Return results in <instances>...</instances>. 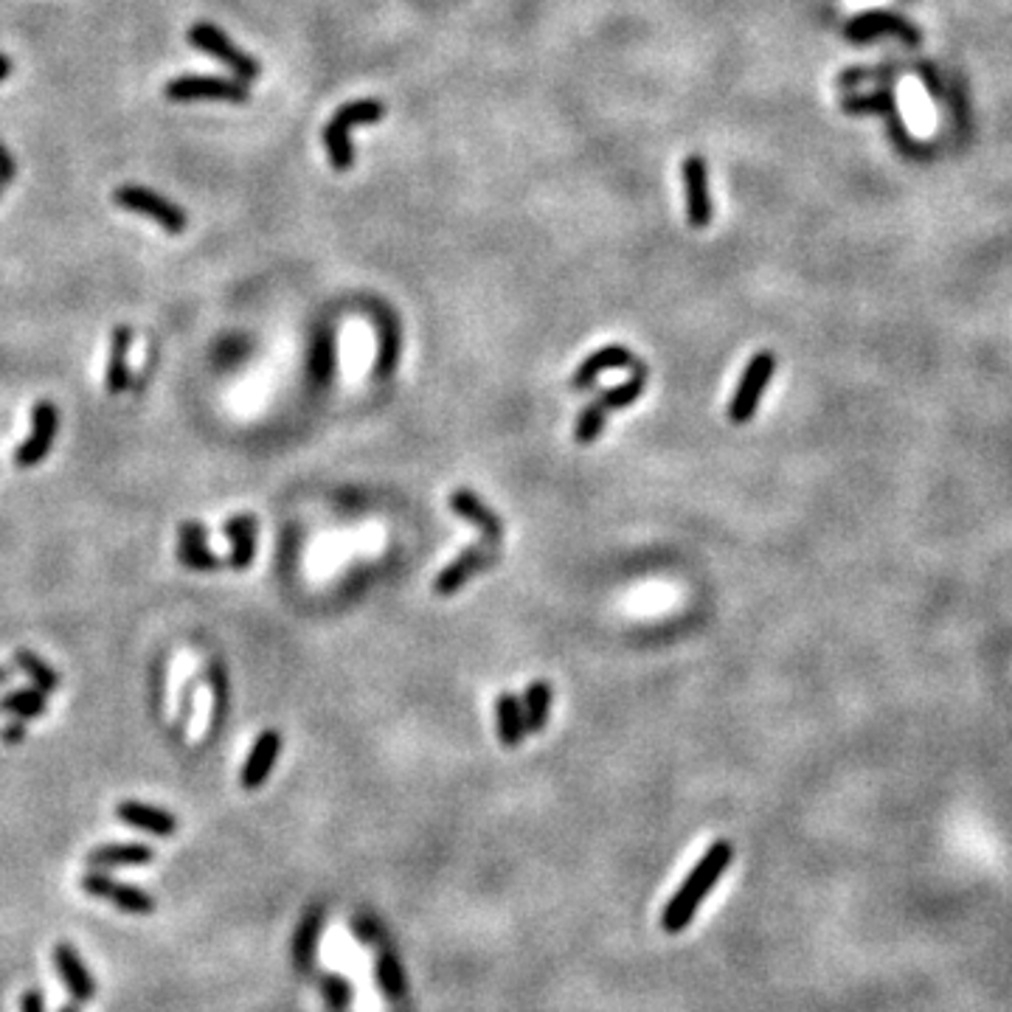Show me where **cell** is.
Returning <instances> with one entry per match:
<instances>
[{
	"instance_id": "obj_1",
	"label": "cell",
	"mask_w": 1012,
	"mask_h": 1012,
	"mask_svg": "<svg viewBox=\"0 0 1012 1012\" xmlns=\"http://www.w3.org/2000/svg\"><path fill=\"white\" fill-rule=\"evenodd\" d=\"M731 861H734V847H731L729 841H715L712 847L700 855L698 864L689 869L684 883L678 886V892L672 894L664 911H661L664 934L675 937V934H681V931H686L692 925L695 914L703 906V900L712 894V889L720 883V878L729 872Z\"/></svg>"
},
{
	"instance_id": "obj_2",
	"label": "cell",
	"mask_w": 1012,
	"mask_h": 1012,
	"mask_svg": "<svg viewBox=\"0 0 1012 1012\" xmlns=\"http://www.w3.org/2000/svg\"><path fill=\"white\" fill-rule=\"evenodd\" d=\"M386 116V107L380 105L377 99H360V102H352V105L341 107L332 121L327 124L324 130V147L329 152V164L332 169H349L352 166V144H349V130L358 127V124H374Z\"/></svg>"
},
{
	"instance_id": "obj_3",
	"label": "cell",
	"mask_w": 1012,
	"mask_h": 1012,
	"mask_svg": "<svg viewBox=\"0 0 1012 1012\" xmlns=\"http://www.w3.org/2000/svg\"><path fill=\"white\" fill-rule=\"evenodd\" d=\"M774 372H776L774 352H757L754 358L748 360L743 377H740V383L734 388V397H731L729 405L731 422L743 425V422H748V419L757 414L759 400H762V394H765L768 386H771Z\"/></svg>"
},
{
	"instance_id": "obj_4",
	"label": "cell",
	"mask_w": 1012,
	"mask_h": 1012,
	"mask_svg": "<svg viewBox=\"0 0 1012 1012\" xmlns=\"http://www.w3.org/2000/svg\"><path fill=\"white\" fill-rule=\"evenodd\" d=\"M79 886H82V892L85 894L105 900V903H110L113 908H119L124 914H152V911H155L152 894L144 892L141 886L121 883V880L110 878V875L102 872V869L85 872L82 880H79Z\"/></svg>"
},
{
	"instance_id": "obj_5",
	"label": "cell",
	"mask_w": 1012,
	"mask_h": 1012,
	"mask_svg": "<svg viewBox=\"0 0 1012 1012\" xmlns=\"http://www.w3.org/2000/svg\"><path fill=\"white\" fill-rule=\"evenodd\" d=\"M498 560V546L495 543H476L470 549H464L459 557H453L433 580V591L439 596H456L467 582L478 577L481 571H487Z\"/></svg>"
},
{
	"instance_id": "obj_6",
	"label": "cell",
	"mask_w": 1012,
	"mask_h": 1012,
	"mask_svg": "<svg viewBox=\"0 0 1012 1012\" xmlns=\"http://www.w3.org/2000/svg\"><path fill=\"white\" fill-rule=\"evenodd\" d=\"M57 431H60V411L57 405L51 400H37L34 411H31V436L17 445L15 450V464L29 470V467H37L40 462L48 459L51 447H54V439H57Z\"/></svg>"
},
{
	"instance_id": "obj_7",
	"label": "cell",
	"mask_w": 1012,
	"mask_h": 1012,
	"mask_svg": "<svg viewBox=\"0 0 1012 1012\" xmlns=\"http://www.w3.org/2000/svg\"><path fill=\"white\" fill-rule=\"evenodd\" d=\"M116 203L121 209L138 211L149 220L161 225L169 234H183L186 231V211L178 209L175 203H169L161 194L149 192L144 186H121L116 189Z\"/></svg>"
},
{
	"instance_id": "obj_8",
	"label": "cell",
	"mask_w": 1012,
	"mask_h": 1012,
	"mask_svg": "<svg viewBox=\"0 0 1012 1012\" xmlns=\"http://www.w3.org/2000/svg\"><path fill=\"white\" fill-rule=\"evenodd\" d=\"M189 40H192L194 48H200V51H206L211 57H217L220 62H225L239 79H256V76H259V62L253 60V57H248V54H242L237 45L231 43L217 26H211V23H197V26H192V31H189Z\"/></svg>"
},
{
	"instance_id": "obj_9",
	"label": "cell",
	"mask_w": 1012,
	"mask_h": 1012,
	"mask_svg": "<svg viewBox=\"0 0 1012 1012\" xmlns=\"http://www.w3.org/2000/svg\"><path fill=\"white\" fill-rule=\"evenodd\" d=\"M166 96L172 102H189V99H223V102H245L248 90L234 79H217V76H180L166 85Z\"/></svg>"
},
{
	"instance_id": "obj_10",
	"label": "cell",
	"mask_w": 1012,
	"mask_h": 1012,
	"mask_svg": "<svg viewBox=\"0 0 1012 1012\" xmlns=\"http://www.w3.org/2000/svg\"><path fill=\"white\" fill-rule=\"evenodd\" d=\"M844 34H847V40H855V43H866V40L883 37V34L900 37L908 45L920 43V31L914 29L906 17L892 15V12H864V15L852 17L844 26Z\"/></svg>"
},
{
	"instance_id": "obj_11",
	"label": "cell",
	"mask_w": 1012,
	"mask_h": 1012,
	"mask_svg": "<svg viewBox=\"0 0 1012 1012\" xmlns=\"http://www.w3.org/2000/svg\"><path fill=\"white\" fill-rule=\"evenodd\" d=\"M54 968H57V976L65 984L71 1001L90 1004L96 998V979H93V973L85 965V959L79 956V951H76L71 942H60L54 948Z\"/></svg>"
},
{
	"instance_id": "obj_12",
	"label": "cell",
	"mask_w": 1012,
	"mask_h": 1012,
	"mask_svg": "<svg viewBox=\"0 0 1012 1012\" xmlns=\"http://www.w3.org/2000/svg\"><path fill=\"white\" fill-rule=\"evenodd\" d=\"M279 754H282V734L273 729L262 731L256 737L251 751H248L242 771H239V785L245 790L262 788L268 782V776L273 774V768L279 762Z\"/></svg>"
},
{
	"instance_id": "obj_13",
	"label": "cell",
	"mask_w": 1012,
	"mask_h": 1012,
	"mask_svg": "<svg viewBox=\"0 0 1012 1012\" xmlns=\"http://www.w3.org/2000/svg\"><path fill=\"white\" fill-rule=\"evenodd\" d=\"M178 560L192 571H220L225 560L211 551L209 546V529L203 523L186 521L178 526Z\"/></svg>"
},
{
	"instance_id": "obj_14",
	"label": "cell",
	"mask_w": 1012,
	"mask_h": 1012,
	"mask_svg": "<svg viewBox=\"0 0 1012 1012\" xmlns=\"http://www.w3.org/2000/svg\"><path fill=\"white\" fill-rule=\"evenodd\" d=\"M684 189H686V217L692 228H706L712 223V200H709V175L706 161L700 155H689L684 161Z\"/></svg>"
},
{
	"instance_id": "obj_15",
	"label": "cell",
	"mask_w": 1012,
	"mask_h": 1012,
	"mask_svg": "<svg viewBox=\"0 0 1012 1012\" xmlns=\"http://www.w3.org/2000/svg\"><path fill=\"white\" fill-rule=\"evenodd\" d=\"M116 816L127 827H135V830L155 835V838H172V835L178 833V819L169 810L155 807V804L127 799V802H121L116 807Z\"/></svg>"
},
{
	"instance_id": "obj_16",
	"label": "cell",
	"mask_w": 1012,
	"mask_h": 1012,
	"mask_svg": "<svg viewBox=\"0 0 1012 1012\" xmlns=\"http://www.w3.org/2000/svg\"><path fill=\"white\" fill-rule=\"evenodd\" d=\"M447 504H450V509H453V512L462 518V521L473 523L478 532L484 535V540H487V543H495V546L501 543V537H504L501 518H498L490 506L478 498L476 492L456 490L453 495H450V498H447Z\"/></svg>"
},
{
	"instance_id": "obj_17",
	"label": "cell",
	"mask_w": 1012,
	"mask_h": 1012,
	"mask_svg": "<svg viewBox=\"0 0 1012 1012\" xmlns=\"http://www.w3.org/2000/svg\"><path fill=\"white\" fill-rule=\"evenodd\" d=\"M636 366H639V358L630 349H625V346H605V349H599V352L582 360L580 369L571 377V388L574 391H585V388L594 386L599 374L613 372V369H636Z\"/></svg>"
},
{
	"instance_id": "obj_18",
	"label": "cell",
	"mask_w": 1012,
	"mask_h": 1012,
	"mask_svg": "<svg viewBox=\"0 0 1012 1012\" xmlns=\"http://www.w3.org/2000/svg\"><path fill=\"white\" fill-rule=\"evenodd\" d=\"M223 532L231 540V554H228V566L234 571H245L251 568L253 557H256V537H259V523L251 512H239L231 515L223 523Z\"/></svg>"
},
{
	"instance_id": "obj_19",
	"label": "cell",
	"mask_w": 1012,
	"mask_h": 1012,
	"mask_svg": "<svg viewBox=\"0 0 1012 1012\" xmlns=\"http://www.w3.org/2000/svg\"><path fill=\"white\" fill-rule=\"evenodd\" d=\"M90 869H119V866H147L155 861V849L141 841H121V844H102L85 855Z\"/></svg>"
},
{
	"instance_id": "obj_20",
	"label": "cell",
	"mask_w": 1012,
	"mask_h": 1012,
	"mask_svg": "<svg viewBox=\"0 0 1012 1012\" xmlns=\"http://www.w3.org/2000/svg\"><path fill=\"white\" fill-rule=\"evenodd\" d=\"M130 346H133V329L130 327H116L110 332V358H107V369H105V388L110 397H119L124 394L133 377H130V366H127V355H130Z\"/></svg>"
},
{
	"instance_id": "obj_21",
	"label": "cell",
	"mask_w": 1012,
	"mask_h": 1012,
	"mask_svg": "<svg viewBox=\"0 0 1012 1012\" xmlns=\"http://www.w3.org/2000/svg\"><path fill=\"white\" fill-rule=\"evenodd\" d=\"M495 720H498V737L506 748H521L526 740V715H523L521 698L512 692H501L495 700Z\"/></svg>"
},
{
	"instance_id": "obj_22",
	"label": "cell",
	"mask_w": 1012,
	"mask_h": 1012,
	"mask_svg": "<svg viewBox=\"0 0 1012 1012\" xmlns=\"http://www.w3.org/2000/svg\"><path fill=\"white\" fill-rule=\"evenodd\" d=\"M321 931H324V908H310L301 917L296 934H293V959H296L298 970L313 968L315 956H318Z\"/></svg>"
},
{
	"instance_id": "obj_23",
	"label": "cell",
	"mask_w": 1012,
	"mask_h": 1012,
	"mask_svg": "<svg viewBox=\"0 0 1012 1012\" xmlns=\"http://www.w3.org/2000/svg\"><path fill=\"white\" fill-rule=\"evenodd\" d=\"M374 982H377L380 996L388 998V1001H400L405 996L408 979H405V970H402L397 953L388 951V948H380L374 953Z\"/></svg>"
},
{
	"instance_id": "obj_24",
	"label": "cell",
	"mask_w": 1012,
	"mask_h": 1012,
	"mask_svg": "<svg viewBox=\"0 0 1012 1012\" xmlns=\"http://www.w3.org/2000/svg\"><path fill=\"white\" fill-rule=\"evenodd\" d=\"M551 698H554V692H551L549 681H532L523 689L521 706L523 715H526V729L532 734H540L546 729L551 715Z\"/></svg>"
},
{
	"instance_id": "obj_25",
	"label": "cell",
	"mask_w": 1012,
	"mask_h": 1012,
	"mask_svg": "<svg viewBox=\"0 0 1012 1012\" xmlns=\"http://www.w3.org/2000/svg\"><path fill=\"white\" fill-rule=\"evenodd\" d=\"M0 712L12 715L17 720H31L48 712V695L37 686H20L0 698Z\"/></svg>"
},
{
	"instance_id": "obj_26",
	"label": "cell",
	"mask_w": 1012,
	"mask_h": 1012,
	"mask_svg": "<svg viewBox=\"0 0 1012 1012\" xmlns=\"http://www.w3.org/2000/svg\"><path fill=\"white\" fill-rule=\"evenodd\" d=\"M15 667L23 675H29L31 678V684L37 686V689H43L45 695H51V692H57L62 686V678H60V672L54 670L48 661H43L40 655L34 653V650H26V647H17L15 650Z\"/></svg>"
},
{
	"instance_id": "obj_27",
	"label": "cell",
	"mask_w": 1012,
	"mask_h": 1012,
	"mask_svg": "<svg viewBox=\"0 0 1012 1012\" xmlns=\"http://www.w3.org/2000/svg\"><path fill=\"white\" fill-rule=\"evenodd\" d=\"M644 380H647V369H644V366L639 363V366L633 369V374L627 377L625 383H619V386L602 391V394L596 397V402H599V405H602L608 414H613V411H622V408L633 405V402L639 400L641 394H644Z\"/></svg>"
},
{
	"instance_id": "obj_28",
	"label": "cell",
	"mask_w": 1012,
	"mask_h": 1012,
	"mask_svg": "<svg viewBox=\"0 0 1012 1012\" xmlns=\"http://www.w3.org/2000/svg\"><path fill=\"white\" fill-rule=\"evenodd\" d=\"M321 996L332 1012H346L355 1001V987L341 973H324L321 976Z\"/></svg>"
},
{
	"instance_id": "obj_29",
	"label": "cell",
	"mask_w": 1012,
	"mask_h": 1012,
	"mask_svg": "<svg viewBox=\"0 0 1012 1012\" xmlns=\"http://www.w3.org/2000/svg\"><path fill=\"white\" fill-rule=\"evenodd\" d=\"M608 411L599 405V402H591V405H585L580 411V417H577V425H574V439L580 442V445H591V442H596L599 436H602V431H605V422H608Z\"/></svg>"
},
{
	"instance_id": "obj_30",
	"label": "cell",
	"mask_w": 1012,
	"mask_h": 1012,
	"mask_svg": "<svg viewBox=\"0 0 1012 1012\" xmlns=\"http://www.w3.org/2000/svg\"><path fill=\"white\" fill-rule=\"evenodd\" d=\"M841 107L852 113V116H866V113H892L894 96L892 90H878L869 96H844Z\"/></svg>"
},
{
	"instance_id": "obj_31",
	"label": "cell",
	"mask_w": 1012,
	"mask_h": 1012,
	"mask_svg": "<svg viewBox=\"0 0 1012 1012\" xmlns=\"http://www.w3.org/2000/svg\"><path fill=\"white\" fill-rule=\"evenodd\" d=\"M897 74V68L894 65H886V68H847V71H841L838 74V88H852V85H861V82H866V79H875V82H886V79H892V76Z\"/></svg>"
},
{
	"instance_id": "obj_32",
	"label": "cell",
	"mask_w": 1012,
	"mask_h": 1012,
	"mask_svg": "<svg viewBox=\"0 0 1012 1012\" xmlns=\"http://www.w3.org/2000/svg\"><path fill=\"white\" fill-rule=\"evenodd\" d=\"M20 1012H45V996L40 990H26L20 996Z\"/></svg>"
},
{
	"instance_id": "obj_33",
	"label": "cell",
	"mask_w": 1012,
	"mask_h": 1012,
	"mask_svg": "<svg viewBox=\"0 0 1012 1012\" xmlns=\"http://www.w3.org/2000/svg\"><path fill=\"white\" fill-rule=\"evenodd\" d=\"M26 723L23 720H15V723H9L6 729L0 731V737H3V743H9V745H17V743H23L26 740Z\"/></svg>"
},
{
	"instance_id": "obj_34",
	"label": "cell",
	"mask_w": 1012,
	"mask_h": 1012,
	"mask_svg": "<svg viewBox=\"0 0 1012 1012\" xmlns=\"http://www.w3.org/2000/svg\"><path fill=\"white\" fill-rule=\"evenodd\" d=\"M12 178H15V164H12V158H9L6 147L0 144V183L6 186Z\"/></svg>"
},
{
	"instance_id": "obj_35",
	"label": "cell",
	"mask_w": 1012,
	"mask_h": 1012,
	"mask_svg": "<svg viewBox=\"0 0 1012 1012\" xmlns=\"http://www.w3.org/2000/svg\"><path fill=\"white\" fill-rule=\"evenodd\" d=\"M9 74H12V60L0 54V82H3V79H6Z\"/></svg>"
},
{
	"instance_id": "obj_36",
	"label": "cell",
	"mask_w": 1012,
	"mask_h": 1012,
	"mask_svg": "<svg viewBox=\"0 0 1012 1012\" xmlns=\"http://www.w3.org/2000/svg\"><path fill=\"white\" fill-rule=\"evenodd\" d=\"M9 678H12V670H9V667H0V686L9 684Z\"/></svg>"
},
{
	"instance_id": "obj_37",
	"label": "cell",
	"mask_w": 1012,
	"mask_h": 1012,
	"mask_svg": "<svg viewBox=\"0 0 1012 1012\" xmlns=\"http://www.w3.org/2000/svg\"><path fill=\"white\" fill-rule=\"evenodd\" d=\"M60 1012H79V1004H76V1001H68V1004H62Z\"/></svg>"
},
{
	"instance_id": "obj_38",
	"label": "cell",
	"mask_w": 1012,
	"mask_h": 1012,
	"mask_svg": "<svg viewBox=\"0 0 1012 1012\" xmlns=\"http://www.w3.org/2000/svg\"><path fill=\"white\" fill-rule=\"evenodd\" d=\"M0 192H3V183H0Z\"/></svg>"
}]
</instances>
